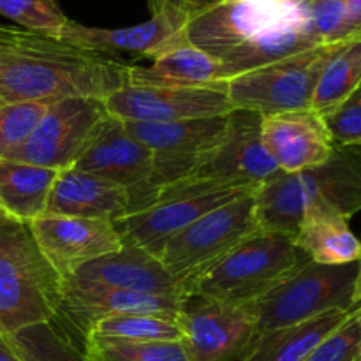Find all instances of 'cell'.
Returning a JSON list of instances; mask_svg holds the SVG:
<instances>
[{"label": "cell", "instance_id": "6da1fadb", "mask_svg": "<svg viewBox=\"0 0 361 361\" xmlns=\"http://www.w3.org/2000/svg\"><path fill=\"white\" fill-rule=\"evenodd\" d=\"M185 39L221 62L224 81L319 46L310 0H222L190 16Z\"/></svg>", "mask_w": 361, "mask_h": 361}, {"label": "cell", "instance_id": "7a4b0ae2", "mask_svg": "<svg viewBox=\"0 0 361 361\" xmlns=\"http://www.w3.org/2000/svg\"><path fill=\"white\" fill-rule=\"evenodd\" d=\"M129 85V63L41 34L0 25V104L106 99Z\"/></svg>", "mask_w": 361, "mask_h": 361}, {"label": "cell", "instance_id": "3957f363", "mask_svg": "<svg viewBox=\"0 0 361 361\" xmlns=\"http://www.w3.org/2000/svg\"><path fill=\"white\" fill-rule=\"evenodd\" d=\"M257 224L261 231L295 238L307 214H331L351 219L361 212V147L337 145L321 166L300 173L271 176L257 187Z\"/></svg>", "mask_w": 361, "mask_h": 361}, {"label": "cell", "instance_id": "277c9868", "mask_svg": "<svg viewBox=\"0 0 361 361\" xmlns=\"http://www.w3.org/2000/svg\"><path fill=\"white\" fill-rule=\"evenodd\" d=\"M63 281L39 252L28 224L0 228V337L49 323L62 302Z\"/></svg>", "mask_w": 361, "mask_h": 361}, {"label": "cell", "instance_id": "5b68a950", "mask_svg": "<svg viewBox=\"0 0 361 361\" xmlns=\"http://www.w3.org/2000/svg\"><path fill=\"white\" fill-rule=\"evenodd\" d=\"M309 261L289 236L257 231L197 279L189 296L252 305Z\"/></svg>", "mask_w": 361, "mask_h": 361}, {"label": "cell", "instance_id": "8992f818", "mask_svg": "<svg viewBox=\"0 0 361 361\" xmlns=\"http://www.w3.org/2000/svg\"><path fill=\"white\" fill-rule=\"evenodd\" d=\"M261 118L252 111L233 109L221 143L185 180L162 189L150 204L185 194L222 189H257L279 173L261 137Z\"/></svg>", "mask_w": 361, "mask_h": 361}, {"label": "cell", "instance_id": "52a82bcc", "mask_svg": "<svg viewBox=\"0 0 361 361\" xmlns=\"http://www.w3.org/2000/svg\"><path fill=\"white\" fill-rule=\"evenodd\" d=\"M257 231L261 229L254 192L245 194L215 208L171 236L159 259L189 298L190 286L197 279Z\"/></svg>", "mask_w": 361, "mask_h": 361}, {"label": "cell", "instance_id": "ba28073f", "mask_svg": "<svg viewBox=\"0 0 361 361\" xmlns=\"http://www.w3.org/2000/svg\"><path fill=\"white\" fill-rule=\"evenodd\" d=\"M358 263L317 264L309 261L252 303L259 335L314 319L330 310H353Z\"/></svg>", "mask_w": 361, "mask_h": 361}, {"label": "cell", "instance_id": "9c48e42d", "mask_svg": "<svg viewBox=\"0 0 361 361\" xmlns=\"http://www.w3.org/2000/svg\"><path fill=\"white\" fill-rule=\"evenodd\" d=\"M338 44H319L296 55L247 71L226 81L233 109L261 116L312 109V97L324 63Z\"/></svg>", "mask_w": 361, "mask_h": 361}, {"label": "cell", "instance_id": "30bf717a", "mask_svg": "<svg viewBox=\"0 0 361 361\" xmlns=\"http://www.w3.org/2000/svg\"><path fill=\"white\" fill-rule=\"evenodd\" d=\"M123 126L154 154V175L145 203L148 207L162 189L185 180L221 143L228 115L168 123L123 122Z\"/></svg>", "mask_w": 361, "mask_h": 361}, {"label": "cell", "instance_id": "8fae6325", "mask_svg": "<svg viewBox=\"0 0 361 361\" xmlns=\"http://www.w3.org/2000/svg\"><path fill=\"white\" fill-rule=\"evenodd\" d=\"M108 116L104 99L71 97L53 102L11 161L56 171L73 168Z\"/></svg>", "mask_w": 361, "mask_h": 361}, {"label": "cell", "instance_id": "7c38bea8", "mask_svg": "<svg viewBox=\"0 0 361 361\" xmlns=\"http://www.w3.org/2000/svg\"><path fill=\"white\" fill-rule=\"evenodd\" d=\"M194 361H242L259 337L252 305H231L189 296L178 319Z\"/></svg>", "mask_w": 361, "mask_h": 361}, {"label": "cell", "instance_id": "4fadbf2b", "mask_svg": "<svg viewBox=\"0 0 361 361\" xmlns=\"http://www.w3.org/2000/svg\"><path fill=\"white\" fill-rule=\"evenodd\" d=\"M104 102L109 115L122 122L168 123L224 116L233 111L226 81L208 87L126 85Z\"/></svg>", "mask_w": 361, "mask_h": 361}, {"label": "cell", "instance_id": "5bb4252c", "mask_svg": "<svg viewBox=\"0 0 361 361\" xmlns=\"http://www.w3.org/2000/svg\"><path fill=\"white\" fill-rule=\"evenodd\" d=\"M46 263L63 282L81 267L123 247L111 221L42 214L28 224Z\"/></svg>", "mask_w": 361, "mask_h": 361}, {"label": "cell", "instance_id": "9a60e30c", "mask_svg": "<svg viewBox=\"0 0 361 361\" xmlns=\"http://www.w3.org/2000/svg\"><path fill=\"white\" fill-rule=\"evenodd\" d=\"M256 190L254 187H242V189H222L168 197L148 204L141 210L129 212L113 221V224L123 245L140 247L159 257L168 240L176 233L185 229L203 215L210 214L215 208Z\"/></svg>", "mask_w": 361, "mask_h": 361}, {"label": "cell", "instance_id": "2e32d148", "mask_svg": "<svg viewBox=\"0 0 361 361\" xmlns=\"http://www.w3.org/2000/svg\"><path fill=\"white\" fill-rule=\"evenodd\" d=\"M152 18L140 25L122 28H99L69 21L60 41L97 53L130 51L155 59L166 49L185 41L190 14L168 0H152Z\"/></svg>", "mask_w": 361, "mask_h": 361}, {"label": "cell", "instance_id": "e0dca14e", "mask_svg": "<svg viewBox=\"0 0 361 361\" xmlns=\"http://www.w3.org/2000/svg\"><path fill=\"white\" fill-rule=\"evenodd\" d=\"M73 168L101 176L129 190V212H134L147 203L154 175V154L127 133L122 120L109 115Z\"/></svg>", "mask_w": 361, "mask_h": 361}, {"label": "cell", "instance_id": "ac0fdd59", "mask_svg": "<svg viewBox=\"0 0 361 361\" xmlns=\"http://www.w3.org/2000/svg\"><path fill=\"white\" fill-rule=\"evenodd\" d=\"M185 296L127 291L97 284L63 282L62 302L55 319H62L80 335L81 344L95 321L109 316H155L178 319Z\"/></svg>", "mask_w": 361, "mask_h": 361}, {"label": "cell", "instance_id": "d6986e66", "mask_svg": "<svg viewBox=\"0 0 361 361\" xmlns=\"http://www.w3.org/2000/svg\"><path fill=\"white\" fill-rule=\"evenodd\" d=\"M261 137L282 173H300L321 166L337 147L324 116L312 109L263 116Z\"/></svg>", "mask_w": 361, "mask_h": 361}, {"label": "cell", "instance_id": "ffe728a7", "mask_svg": "<svg viewBox=\"0 0 361 361\" xmlns=\"http://www.w3.org/2000/svg\"><path fill=\"white\" fill-rule=\"evenodd\" d=\"M66 282L108 286V288L127 289V291L185 296L182 286L166 270L162 261L140 247L123 245L116 252L97 257L81 267Z\"/></svg>", "mask_w": 361, "mask_h": 361}, {"label": "cell", "instance_id": "44dd1931", "mask_svg": "<svg viewBox=\"0 0 361 361\" xmlns=\"http://www.w3.org/2000/svg\"><path fill=\"white\" fill-rule=\"evenodd\" d=\"M129 210V190L101 176L69 168L56 176L44 214L113 222Z\"/></svg>", "mask_w": 361, "mask_h": 361}, {"label": "cell", "instance_id": "7402d4cb", "mask_svg": "<svg viewBox=\"0 0 361 361\" xmlns=\"http://www.w3.org/2000/svg\"><path fill=\"white\" fill-rule=\"evenodd\" d=\"M152 60L148 67L129 66V85L208 87L224 81L221 62L187 39Z\"/></svg>", "mask_w": 361, "mask_h": 361}, {"label": "cell", "instance_id": "603a6c76", "mask_svg": "<svg viewBox=\"0 0 361 361\" xmlns=\"http://www.w3.org/2000/svg\"><path fill=\"white\" fill-rule=\"evenodd\" d=\"M356 310H330L314 319L259 335L242 361H303L324 338L348 323Z\"/></svg>", "mask_w": 361, "mask_h": 361}, {"label": "cell", "instance_id": "cb8c5ba5", "mask_svg": "<svg viewBox=\"0 0 361 361\" xmlns=\"http://www.w3.org/2000/svg\"><path fill=\"white\" fill-rule=\"evenodd\" d=\"M60 171L0 159V208L13 221L30 224L46 212Z\"/></svg>", "mask_w": 361, "mask_h": 361}, {"label": "cell", "instance_id": "d4e9b609", "mask_svg": "<svg viewBox=\"0 0 361 361\" xmlns=\"http://www.w3.org/2000/svg\"><path fill=\"white\" fill-rule=\"evenodd\" d=\"M348 219L331 214H307L293 238L295 245L317 264H351L361 259V240Z\"/></svg>", "mask_w": 361, "mask_h": 361}, {"label": "cell", "instance_id": "484cf974", "mask_svg": "<svg viewBox=\"0 0 361 361\" xmlns=\"http://www.w3.org/2000/svg\"><path fill=\"white\" fill-rule=\"evenodd\" d=\"M361 87V37L351 39L331 53L317 80L312 111L328 116Z\"/></svg>", "mask_w": 361, "mask_h": 361}, {"label": "cell", "instance_id": "4316f807", "mask_svg": "<svg viewBox=\"0 0 361 361\" xmlns=\"http://www.w3.org/2000/svg\"><path fill=\"white\" fill-rule=\"evenodd\" d=\"M20 361H87L83 351L55 321L25 326L2 337Z\"/></svg>", "mask_w": 361, "mask_h": 361}, {"label": "cell", "instance_id": "83f0119b", "mask_svg": "<svg viewBox=\"0 0 361 361\" xmlns=\"http://www.w3.org/2000/svg\"><path fill=\"white\" fill-rule=\"evenodd\" d=\"M83 355L87 361H194L183 341L130 342L85 337Z\"/></svg>", "mask_w": 361, "mask_h": 361}, {"label": "cell", "instance_id": "f1b7e54d", "mask_svg": "<svg viewBox=\"0 0 361 361\" xmlns=\"http://www.w3.org/2000/svg\"><path fill=\"white\" fill-rule=\"evenodd\" d=\"M85 337L130 342H175L182 341V330L176 321L155 316H109L95 321Z\"/></svg>", "mask_w": 361, "mask_h": 361}, {"label": "cell", "instance_id": "f546056e", "mask_svg": "<svg viewBox=\"0 0 361 361\" xmlns=\"http://www.w3.org/2000/svg\"><path fill=\"white\" fill-rule=\"evenodd\" d=\"M48 108V102L0 104V159H11L23 147Z\"/></svg>", "mask_w": 361, "mask_h": 361}, {"label": "cell", "instance_id": "4dcf8cb0", "mask_svg": "<svg viewBox=\"0 0 361 361\" xmlns=\"http://www.w3.org/2000/svg\"><path fill=\"white\" fill-rule=\"evenodd\" d=\"M0 14L16 21L25 30L56 39L71 21L55 0H0Z\"/></svg>", "mask_w": 361, "mask_h": 361}, {"label": "cell", "instance_id": "1f68e13d", "mask_svg": "<svg viewBox=\"0 0 361 361\" xmlns=\"http://www.w3.org/2000/svg\"><path fill=\"white\" fill-rule=\"evenodd\" d=\"M310 16L319 44H337L358 39L349 23L344 0H310Z\"/></svg>", "mask_w": 361, "mask_h": 361}, {"label": "cell", "instance_id": "d6a6232c", "mask_svg": "<svg viewBox=\"0 0 361 361\" xmlns=\"http://www.w3.org/2000/svg\"><path fill=\"white\" fill-rule=\"evenodd\" d=\"M358 314L360 309L348 323L324 338L303 361H358L361 355Z\"/></svg>", "mask_w": 361, "mask_h": 361}, {"label": "cell", "instance_id": "836d02e7", "mask_svg": "<svg viewBox=\"0 0 361 361\" xmlns=\"http://www.w3.org/2000/svg\"><path fill=\"white\" fill-rule=\"evenodd\" d=\"M335 145L361 143V87L338 109L324 116Z\"/></svg>", "mask_w": 361, "mask_h": 361}, {"label": "cell", "instance_id": "e575fe53", "mask_svg": "<svg viewBox=\"0 0 361 361\" xmlns=\"http://www.w3.org/2000/svg\"><path fill=\"white\" fill-rule=\"evenodd\" d=\"M344 4L353 30L358 37H361V0H344Z\"/></svg>", "mask_w": 361, "mask_h": 361}, {"label": "cell", "instance_id": "d590c367", "mask_svg": "<svg viewBox=\"0 0 361 361\" xmlns=\"http://www.w3.org/2000/svg\"><path fill=\"white\" fill-rule=\"evenodd\" d=\"M353 307L361 309V259L358 261V271H356L355 288H353Z\"/></svg>", "mask_w": 361, "mask_h": 361}, {"label": "cell", "instance_id": "8d00e7d4", "mask_svg": "<svg viewBox=\"0 0 361 361\" xmlns=\"http://www.w3.org/2000/svg\"><path fill=\"white\" fill-rule=\"evenodd\" d=\"M0 361H20V358L14 355L13 349L6 344L2 337H0Z\"/></svg>", "mask_w": 361, "mask_h": 361}, {"label": "cell", "instance_id": "74e56055", "mask_svg": "<svg viewBox=\"0 0 361 361\" xmlns=\"http://www.w3.org/2000/svg\"><path fill=\"white\" fill-rule=\"evenodd\" d=\"M11 221H13V219H11L9 215H7L6 212H4L2 208H0V228H2L4 224H7V222H11Z\"/></svg>", "mask_w": 361, "mask_h": 361}, {"label": "cell", "instance_id": "f35d334b", "mask_svg": "<svg viewBox=\"0 0 361 361\" xmlns=\"http://www.w3.org/2000/svg\"><path fill=\"white\" fill-rule=\"evenodd\" d=\"M358 324H360V335H361V309H360V314H358Z\"/></svg>", "mask_w": 361, "mask_h": 361}, {"label": "cell", "instance_id": "ab89813d", "mask_svg": "<svg viewBox=\"0 0 361 361\" xmlns=\"http://www.w3.org/2000/svg\"><path fill=\"white\" fill-rule=\"evenodd\" d=\"M356 147H361V143H360V145H356Z\"/></svg>", "mask_w": 361, "mask_h": 361}]
</instances>
